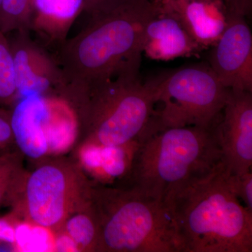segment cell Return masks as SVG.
Masks as SVG:
<instances>
[{
    "instance_id": "obj_1",
    "label": "cell",
    "mask_w": 252,
    "mask_h": 252,
    "mask_svg": "<svg viewBox=\"0 0 252 252\" xmlns=\"http://www.w3.org/2000/svg\"><path fill=\"white\" fill-rule=\"evenodd\" d=\"M158 8V0H109L89 13L85 28L60 53L66 86L87 92L141 62L144 31Z\"/></svg>"
},
{
    "instance_id": "obj_2",
    "label": "cell",
    "mask_w": 252,
    "mask_h": 252,
    "mask_svg": "<svg viewBox=\"0 0 252 252\" xmlns=\"http://www.w3.org/2000/svg\"><path fill=\"white\" fill-rule=\"evenodd\" d=\"M229 172L221 160L165 202L181 252H252V212L230 189Z\"/></svg>"
},
{
    "instance_id": "obj_3",
    "label": "cell",
    "mask_w": 252,
    "mask_h": 252,
    "mask_svg": "<svg viewBox=\"0 0 252 252\" xmlns=\"http://www.w3.org/2000/svg\"><path fill=\"white\" fill-rule=\"evenodd\" d=\"M216 126L146 132L129 176L130 188L165 204L187 181L212 170L222 160Z\"/></svg>"
},
{
    "instance_id": "obj_4",
    "label": "cell",
    "mask_w": 252,
    "mask_h": 252,
    "mask_svg": "<svg viewBox=\"0 0 252 252\" xmlns=\"http://www.w3.org/2000/svg\"><path fill=\"white\" fill-rule=\"evenodd\" d=\"M97 193V250L181 252L165 204L132 188Z\"/></svg>"
},
{
    "instance_id": "obj_5",
    "label": "cell",
    "mask_w": 252,
    "mask_h": 252,
    "mask_svg": "<svg viewBox=\"0 0 252 252\" xmlns=\"http://www.w3.org/2000/svg\"><path fill=\"white\" fill-rule=\"evenodd\" d=\"M141 62L134 63L89 91L92 142L116 147L139 140L156 114L153 80L140 79Z\"/></svg>"
},
{
    "instance_id": "obj_6",
    "label": "cell",
    "mask_w": 252,
    "mask_h": 252,
    "mask_svg": "<svg viewBox=\"0 0 252 252\" xmlns=\"http://www.w3.org/2000/svg\"><path fill=\"white\" fill-rule=\"evenodd\" d=\"M158 129L218 124L230 89L219 80L208 64L181 68L154 79Z\"/></svg>"
},
{
    "instance_id": "obj_7",
    "label": "cell",
    "mask_w": 252,
    "mask_h": 252,
    "mask_svg": "<svg viewBox=\"0 0 252 252\" xmlns=\"http://www.w3.org/2000/svg\"><path fill=\"white\" fill-rule=\"evenodd\" d=\"M74 177L59 165H46L33 172L26 188L28 218L44 228H56L65 221L77 199Z\"/></svg>"
},
{
    "instance_id": "obj_8",
    "label": "cell",
    "mask_w": 252,
    "mask_h": 252,
    "mask_svg": "<svg viewBox=\"0 0 252 252\" xmlns=\"http://www.w3.org/2000/svg\"><path fill=\"white\" fill-rule=\"evenodd\" d=\"M226 18V26L212 46L208 64L227 89L252 92L251 30L246 18L229 15Z\"/></svg>"
},
{
    "instance_id": "obj_9",
    "label": "cell",
    "mask_w": 252,
    "mask_h": 252,
    "mask_svg": "<svg viewBox=\"0 0 252 252\" xmlns=\"http://www.w3.org/2000/svg\"><path fill=\"white\" fill-rule=\"evenodd\" d=\"M216 130L222 160L230 173L252 171V92L230 90Z\"/></svg>"
},
{
    "instance_id": "obj_10",
    "label": "cell",
    "mask_w": 252,
    "mask_h": 252,
    "mask_svg": "<svg viewBox=\"0 0 252 252\" xmlns=\"http://www.w3.org/2000/svg\"><path fill=\"white\" fill-rule=\"evenodd\" d=\"M8 41L14 59L18 96L44 94L53 88L66 86L59 63L30 39L27 30L16 31Z\"/></svg>"
},
{
    "instance_id": "obj_11",
    "label": "cell",
    "mask_w": 252,
    "mask_h": 252,
    "mask_svg": "<svg viewBox=\"0 0 252 252\" xmlns=\"http://www.w3.org/2000/svg\"><path fill=\"white\" fill-rule=\"evenodd\" d=\"M203 49L189 34L175 11L163 0L144 31L142 54L157 61L190 57Z\"/></svg>"
},
{
    "instance_id": "obj_12",
    "label": "cell",
    "mask_w": 252,
    "mask_h": 252,
    "mask_svg": "<svg viewBox=\"0 0 252 252\" xmlns=\"http://www.w3.org/2000/svg\"><path fill=\"white\" fill-rule=\"evenodd\" d=\"M48 112L47 97L34 94L21 97L11 113L14 140L23 153L32 158L49 153L44 129Z\"/></svg>"
},
{
    "instance_id": "obj_13",
    "label": "cell",
    "mask_w": 252,
    "mask_h": 252,
    "mask_svg": "<svg viewBox=\"0 0 252 252\" xmlns=\"http://www.w3.org/2000/svg\"><path fill=\"white\" fill-rule=\"evenodd\" d=\"M203 49L213 46L226 26V11L219 0H163Z\"/></svg>"
},
{
    "instance_id": "obj_14",
    "label": "cell",
    "mask_w": 252,
    "mask_h": 252,
    "mask_svg": "<svg viewBox=\"0 0 252 252\" xmlns=\"http://www.w3.org/2000/svg\"><path fill=\"white\" fill-rule=\"evenodd\" d=\"M141 142L142 140L139 139L116 147L92 142L84 150V164L102 180H115L125 175L129 177Z\"/></svg>"
},
{
    "instance_id": "obj_15",
    "label": "cell",
    "mask_w": 252,
    "mask_h": 252,
    "mask_svg": "<svg viewBox=\"0 0 252 252\" xmlns=\"http://www.w3.org/2000/svg\"><path fill=\"white\" fill-rule=\"evenodd\" d=\"M33 10L36 27L51 37L62 39L71 23L84 11V0H33Z\"/></svg>"
},
{
    "instance_id": "obj_16",
    "label": "cell",
    "mask_w": 252,
    "mask_h": 252,
    "mask_svg": "<svg viewBox=\"0 0 252 252\" xmlns=\"http://www.w3.org/2000/svg\"><path fill=\"white\" fill-rule=\"evenodd\" d=\"M49 112L45 123V133L49 153L61 152L67 149L74 140L76 121L65 104L47 98Z\"/></svg>"
},
{
    "instance_id": "obj_17",
    "label": "cell",
    "mask_w": 252,
    "mask_h": 252,
    "mask_svg": "<svg viewBox=\"0 0 252 252\" xmlns=\"http://www.w3.org/2000/svg\"><path fill=\"white\" fill-rule=\"evenodd\" d=\"M33 13V0H1L0 32L7 34L19 30H28Z\"/></svg>"
},
{
    "instance_id": "obj_18",
    "label": "cell",
    "mask_w": 252,
    "mask_h": 252,
    "mask_svg": "<svg viewBox=\"0 0 252 252\" xmlns=\"http://www.w3.org/2000/svg\"><path fill=\"white\" fill-rule=\"evenodd\" d=\"M17 96L14 59L7 36L0 32V104H9Z\"/></svg>"
},
{
    "instance_id": "obj_19",
    "label": "cell",
    "mask_w": 252,
    "mask_h": 252,
    "mask_svg": "<svg viewBox=\"0 0 252 252\" xmlns=\"http://www.w3.org/2000/svg\"><path fill=\"white\" fill-rule=\"evenodd\" d=\"M66 231L77 246L97 250L99 229L96 217L81 214L71 217L66 222Z\"/></svg>"
},
{
    "instance_id": "obj_20",
    "label": "cell",
    "mask_w": 252,
    "mask_h": 252,
    "mask_svg": "<svg viewBox=\"0 0 252 252\" xmlns=\"http://www.w3.org/2000/svg\"><path fill=\"white\" fill-rule=\"evenodd\" d=\"M228 182L233 193L243 201L245 206L252 212V171L241 175L228 174Z\"/></svg>"
},
{
    "instance_id": "obj_21",
    "label": "cell",
    "mask_w": 252,
    "mask_h": 252,
    "mask_svg": "<svg viewBox=\"0 0 252 252\" xmlns=\"http://www.w3.org/2000/svg\"><path fill=\"white\" fill-rule=\"evenodd\" d=\"M16 171V161L13 156L0 154V203L13 188Z\"/></svg>"
},
{
    "instance_id": "obj_22",
    "label": "cell",
    "mask_w": 252,
    "mask_h": 252,
    "mask_svg": "<svg viewBox=\"0 0 252 252\" xmlns=\"http://www.w3.org/2000/svg\"><path fill=\"white\" fill-rule=\"evenodd\" d=\"M229 16L247 18L251 14L252 0H219Z\"/></svg>"
},
{
    "instance_id": "obj_23",
    "label": "cell",
    "mask_w": 252,
    "mask_h": 252,
    "mask_svg": "<svg viewBox=\"0 0 252 252\" xmlns=\"http://www.w3.org/2000/svg\"><path fill=\"white\" fill-rule=\"evenodd\" d=\"M14 140L11 125V114L0 109V152Z\"/></svg>"
},
{
    "instance_id": "obj_24",
    "label": "cell",
    "mask_w": 252,
    "mask_h": 252,
    "mask_svg": "<svg viewBox=\"0 0 252 252\" xmlns=\"http://www.w3.org/2000/svg\"><path fill=\"white\" fill-rule=\"evenodd\" d=\"M108 1L109 0H84V11L89 14Z\"/></svg>"
},
{
    "instance_id": "obj_25",
    "label": "cell",
    "mask_w": 252,
    "mask_h": 252,
    "mask_svg": "<svg viewBox=\"0 0 252 252\" xmlns=\"http://www.w3.org/2000/svg\"><path fill=\"white\" fill-rule=\"evenodd\" d=\"M1 0H0V3H1Z\"/></svg>"
}]
</instances>
